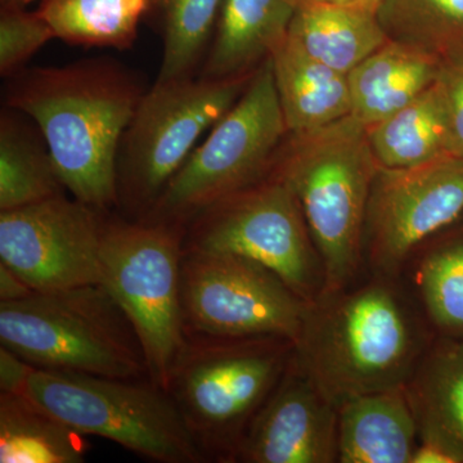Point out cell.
<instances>
[{"mask_svg":"<svg viewBox=\"0 0 463 463\" xmlns=\"http://www.w3.org/2000/svg\"><path fill=\"white\" fill-rule=\"evenodd\" d=\"M283 118L291 136L321 129L352 111L347 74L313 60L288 38L270 56Z\"/></svg>","mask_w":463,"mask_h":463,"instance_id":"18","label":"cell"},{"mask_svg":"<svg viewBox=\"0 0 463 463\" xmlns=\"http://www.w3.org/2000/svg\"><path fill=\"white\" fill-rule=\"evenodd\" d=\"M35 368L23 356L0 345V394H25Z\"/></svg>","mask_w":463,"mask_h":463,"instance_id":"30","label":"cell"},{"mask_svg":"<svg viewBox=\"0 0 463 463\" xmlns=\"http://www.w3.org/2000/svg\"><path fill=\"white\" fill-rule=\"evenodd\" d=\"M292 352L294 343L285 337L187 334L166 392L207 462H236Z\"/></svg>","mask_w":463,"mask_h":463,"instance_id":"4","label":"cell"},{"mask_svg":"<svg viewBox=\"0 0 463 463\" xmlns=\"http://www.w3.org/2000/svg\"><path fill=\"white\" fill-rule=\"evenodd\" d=\"M105 215L67 194L0 212V263L35 292L102 283Z\"/></svg>","mask_w":463,"mask_h":463,"instance_id":"13","label":"cell"},{"mask_svg":"<svg viewBox=\"0 0 463 463\" xmlns=\"http://www.w3.org/2000/svg\"><path fill=\"white\" fill-rule=\"evenodd\" d=\"M377 170L367 128L352 115L291 136L274 158L269 175L294 194L321 258L322 294L353 285L364 265L365 214Z\"/></svg>","mask_w":463,"mask_h":463,"instance_id":"3","label":"cell"},{"mask_svg":"<svg viewBox=\"0 0 463 463\" xmlns=\"http://www.w3.org/2000/svg\"><path fill=\"white\" fill-rule=\"evenodd\" d=\"M33 289L7 265L0 263V301H16L33 294Z\"/></svg>","mask_w":463,"mask_h":463,"instance_id":"32","label":"cell"},{"mask_svg":"<svg viewBox=\"0 0 463 463\" xmlns=\"http://www.w3.org/2000/svg\"><path fill=\"white\" fill-rule=\"evenodd\" d=\"M183 251L233 254L281 277L307 303L325 288V270L291 190L276 176L216 201L184 227Z\"/></svg>","mask_w":463,"mask_h":463,"instance_id":"10","label":"cell"},{"mask_svg":"<svg viewBox=\"0 0 463 463\" xmlns=\"http://www.w3.org/2000/svg\"><path fill=\"white\" fill-rule=\"evenodd\" d=\"M423 246L412 273L423 315L438 336L463 340V230Z\"/></svg>","mask_w":463,"mask_h":463,"instance_id":"24","label":"cell"},{"mask_svg":"<svg viewBox=\"0 0 463 463\" xmlns=\"http://www.w3.org/2000/svg\"><path fill=\"white\" fill-rule=\"evenodd\" d=\"M339 463H411L419 425L405 386L350 399L339 408Z\"/></svg>","mask_w":463,"mask_h":463,"instance_id":"17","label":"cell"},{"mask_svg":"<svg viewBox=\"0 0 463 463\" xmlns=\"http://www.w3.org/2000/svg\"><path fill=\"white\" fill-rule=\"evenodd\" d=\"M411 463H463V453L437 434L419 431V443Z\"/></svg>","mask_w":463,"mask_h":463,"instance_id":"31","label":"cell"},{"mask_svg":"<svg viewBox=\"0 0 463 463\" xmlns=\"http://www.w3.org/2000/svg\"><path fill=\"white\" fill-rule=\"evenodd\" d=\"M377 20L390 41L441 61L463 56V0H383Z\"/></svg>","mask_w":463,"mask_h":463,"instance_id":"26","label":"cell"},{"mask_svg":"<svg viewBox=\"0 0 463 463\" xmlns=\"http://www.w3.org/2000/svg\"><path fill=\"white\" fill-rule=\"evenodd\" d=\"M441 65L434 54L389 39L347 74L350 115L365 128L385 120L437 83Z\"/></svg>","mask_w":463,"mask_h":463,"instance_id":"16","label":"cell"},{"mask_svg":"<svg viewBox=\"0 0 463 463\" xmlns=\"http://www.w3.org/2000/svg\"><path fill=\"white\" fill-rule=\"evenodd\" d=\"M148 9L149 0H42L38 14L61 41L125 50Z\"/></svg>","mask_w":463,"mask_h":463,"instance_id":"25","label":"cell"},{"mask_svg":"<svg viewBox=\"0 0 463 463\" xmlns=\"http://www.w3.org/2000/svg\"><path fill=\"white\" fill-rule=\"evenodd\" d=\"M405 392L419 431L437 434L463 453V340H432Z\"/></svg>","mask_w":463,"mask_h":463,"instance_id":"20","label":"cell"},{"mask_svg":"<svg viewBox=\"0 0 463 463\" xmlns=\"http://www.w3.org/2000/svg\"><path fill=\"white\" fill-rule=\"evenodd\" d=\"M463 215V158L404 169L380 167L364 224V264L398 279L411 257Z\"/></svg>","mask_w":463,"mask_h":463,"instance_id":"12","label":"cell"},{"mask_svg":"<svg viewBox=\"0 0 463 463\" xmlns=\"http://www.w3.org/2000/svg\"><path fill=\"white\" fill-rule=\"evenodd\" d=\"M184 228L133 219H106L102 285L141 340L149 380L166 390L185 343L181 301Z\"/></svg>","mask_w":463,"mask_h":463,"instance_id":"9","label":"cell"},{"mask_svg":"<svg viewBox=\"0 0 463 463\" xmlns=\"http://www.w3.org/2000/svg\"><path fill=\"white\" fill-rule=\"evenodd\" d=\"M12 78L8 108L39 128L70 196L108 214L118 205L121 141L145 94L136 79L100 60L23 70Z\"/></svg>","mask_w":463,"mask_h":463,"instance_id":"1","label":"cell"},{"mask_svg":"<svg viewBox=\"0 0 463 463\" xmlns=\"http://www.w3.org/2000/svg\"><path fill=\"white\" fill-rule=\"evenodd\" d=\"M377 165L404 169L449 156L446 100L438 81L385 120L367 128Z\"/></svg>","mask_w":463,"mask_h":463,"instance_id":"21","label":"cell"},{"mask_svg":"<svg viewBox=\"0 0 463 463\" xmlns=\"http://www.w3.org/2000/svg\"><path fill=\"white\" fill-rule=\"evenodd\" d=\"M288 133L268 58L139 221L184 228L207 206L269 175Z\"/></svg>","mask_w":463,"mask_h":463,"instance_id":"7","label":"cell"},{"mask_svg":"<svg viewBox=\"0 0 463 463\" xmlns=\"http://www.w3.org/2000/svg\"><path fill=\"white\" fill-rule=\"evenodd\" d=\"M8 108L0 118V212L66 194L39 128Z\"/></svg>","mask_w":463,"mask_h":463,"instance_id":"23","label":"cell"},{"mask_svg":"<svg viewBox=\"0 0 463 463\" xmlns=\"http://www.w3.org/2000/svg\"><path fill=\"white\" fill-rule=\"evenodd\" d=\"M85 437L114 441L157 463H205L169 392L124 380L35 368L25 394Z\"/></svg>","mask_w":463,"mask_h":463,"instance_id":"6","label":"cell"},{"mask_svg":"<svg viewBox=\"0 0 463 463\" xmlns=\"http://www.w3.org/2000/svg\"><path fill=\"white\" fill-rule=\"evenodd\" d=\"M297 0H223L201 78H250L288 38Z\"/></svg>","mask_w":463,"mask_h":463,"instance_id":"15","label":"cell"},{"mask_svg":"<svg viewBox=\"0 0 463 463\" xmlns=\"http://www.w3.org/2000/svg\"><path fill=\"white\" fill-rule=\"evenodd\" d=\"M185 334L297 341L307 303L281 277L239 255L183 251Z\"/></svg>","mask_w":463,"mask_h":463,"instance_id":"11","label":"cell"},{"mask_svg":"<svg viewBox=\"0 0 463 463\" xmlns=\"http://www.w3.org/2000/svg\"><path fill=\"white\" fill-rule=\"evenodd\" d=\"M223 0H149L160 14L164 54L157 83L191 78L199 66Z\"/></svg>","mask_w":463,"mask_h":463,"instance_id":"27","label":"cell"},{"mask_svg":"<svg viewBox=\"0 0 463 463\" xmlns=\"http://www.w3.org/2000/svg\"><path fill=\"white\" fill-rule=\"evenodd\" d=\"M430 343L397 279L374 274L307 303L294 358L339 408L405 386Z\"/></svg>","mask_w":463,"mask_h":463,"instance_id":"2","label":"cell"},{"mask_svg":"<svg viewBox=\"0 0 463 463\" xmlns=\"http://www.w3.org/2000/svg\"><path fill=\"white\" fill-rule=\"evenodd\" d=\"M298 5L307 3V5H332V7L358 9V11L370 12L377 16L381 3L383 0H297Z\"/></svg>","mask_w":463,"mask_h":463,"instance_id":"33","label":"cell"},{"mask_svg":"<svg viewBox=\"0 0 463 463\" xmlns=\"http://www.w3.org/2000/svg\"><path fill=\"white\" fill-rule=\"evenodd\" d=\"M85 435L27 395L0 394V463H81Z\"/></svg>","mask_w":463,"mask_h":463,"instance_id":"22","label":"cell"},{"mask_svg":"<svg viewBox=\"0 0 463 463\" xmlns=\"http://www.w3.org/2000/svg\"><path fill=\"white\" fill-rule=\"evenodd\" d=\"M339 461V410L301 368H288L250 425L236 462Z\"/></svg>","mask_w":463,"mask_h":463,"instance_id":"14","label":"cell"},{"mask_svg":"<svg viewBox=\"0 0 463 463\" xmlns=\"http://www.w3.org/2000/svg\"><path fill=\"white\" fill-rule=\"evenodd\" d=\"M251 76L156 81L143 94L118 157L116 207L127 219L139 221L151 212L201 137L230 111Z\"/></svg>","mask_w":463,"mask_h":463,"instance_id":"8","label":"cell"},{"mask_svg":"<svg viewBox=\"0 0 463 463\" xmlns=\"http://www.w3.org/2000/svg\"><path fill=\"white\" fill-rule=\"evenodd\" d=\"M56 38L50 24L24 7L5 5L0 16V74L14 76L48 42Z\"/></svg>","mask_w":463,"mask_h":463,"instance_id":"28","label":"cell"},{"mask_svg":"<svg viewBox=\"0 0 463 463\" xmlns=\"http://www.w3.org/2000/svg\"><path fill=\"white\" fill-rule=\"evenodd\" d=\"M438 83L446 100L450 155L463 158V56L443 61Z\"/></svg>","mask_w":463,"mask_h":463,"instance_id":"29","label":"cell"},{"mask_svg":"<svg viewBox=\"0 0 463 463\" xmlns=\"http://www.w3.org/2000/svg\"><path fill=\"white\" fill-rule=\"evenodd\" d=\"M288 39L313 60L344 74L389 41L374 14L307 3L298 5Z\"/></svg>","mask_w":463,"mask_h":463,"instance_id":"19","label":"cell"},{"mask_svg":"<svg viewBox=\"0 0 463 463\" xmlns=\"http://www.w3.org/2000/svg\"><path fill=\"white\" fill-rule=\"evenodd\" d=\"M0 343L42 370L149 379L141 340L102 283L0 301Z\"/></svg>","mask_w":463,"mask_h":463,"instance_id":"5","label":"cell"},{"mask_svg":"<svg viewBox=\"0 0 463 463\" xmlns=\"http://www.w3.org/2000/svg\"><path fill=\"white\" fill-rule=\"evenodd\" d=\"M3 5H14V7H26L33 0H2Z\"/></svg>","mask_w":463,"mask_h":463,"instance_id":"34","label":"cell"}]
</instances>
